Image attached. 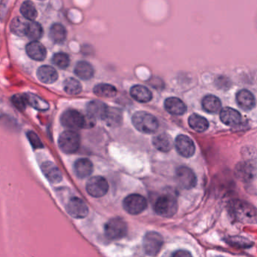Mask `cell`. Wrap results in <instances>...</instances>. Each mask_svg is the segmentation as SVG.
I'll return each mask as SVG.
<instances>
[{"mask_svg": "<svg viewBox=\"0 0 257 257\" xmlns=\"http://www.w3.org/2000/svg\"><path fill=\"white\" fill-rule=\"evenodd\" d=\"M229 211L233 219L242 223L255 224L257 222V211L252 204L246 201L236 200L229 206Z\"/></svg>", "mask_w": 257, "mask_h": 257, "instance_id": "obj_1", "label": "cell"}, {"mask_svg": "<svg viewBox=\"0 0 257 257\" xmlns=\"http://www.w3.org/2000/svg\"><path fill=\"white\" fill-rule=\"evenodd\" d=\"M132 124L138 131L144 134H153L159 127L157 119L153 115L144 111L137 112L134 114Z\"/></svg>", "mask_w": 257, "mask_h": 257, "instance_id": "obj_2", "label": "cell"}, {"mask_svg": "<svg viewBox=\"0 0 257 257\" xmlns=\"http://www.w3.org/2000/svg\"><path fill=\"white\" fill-rule=\"evenodd\" d=\"M155 211L162 217H172L178 211V203L176 198L171 195H164L156 200Z\"/></svg>", "mask_w": 257, "mask_h": 257, "instance_id": "obj_3", "label": "cell"}, {"mask_svg": "<svg viewBox=\"0 0 257 257\" xmlns=\"http://www.w3.org/2000/svg\"><path fill=\"white\" fill-rule=\"evenodd\" d=\"M59 147L66 154H73L78 151L80 146V137L75 131H64L58 139Z\"/></svg>", "mask_w": 257, "mask_h": 257, "instance_id": "obj_4", "label": "cell"}, {"mask_svg": "<svg viewBox=\"0 0 257 257\" xmlns=\"http://www.w3.org/2000/svg\"><path fill=\"white\" fill-rule=\"evenodd\" d=\"M105 236L110 240H118L126 236L128 226L124 219L113 218L106 222L104 228Z\"/></svg>", "mask_w": 257, "mask_h": 257, "instance_id": "obj_5", "label": "cell"}, {"mask_svg": "<svg viewBox=\"0 0 257 257\" xmlns=\"http://www.w3.org/2000/svg\"><path fill=\"white\" fill-rule=\"evenodd\" d=\"M163 244H164V239L158 232H148L143 237V249L145 253L150 257H156L159 254Z\"/></svg>", "mask_w": 257, "mask_h": 257, "instance_id": "obj_6", "label": "cell"}, {"mask_svg": "<svg viewBox=\"0 0 257 257\" xmlns=\"http://www.w3.org/2000/svg\"><path fill=\"white\" fill-rule=\"evenodd\" d=\"M124 209L132 215H138L143 212L147 207V201L144 196L139 194H131L123 201Z\"/></svg>", "mask_w": 257, "mask_h": 257, "instance_id": "obj_7", "label": "cell"}, {"mask_svg": "<svg viewBox=\"0 0 257 257\" xmlns=\"http://www.w3.org/2000/svg\"><path fill=\"white\" fill-rule=\"evenodd\" d=\"M60 120L63 126L71 131L85 128V116L77 110H66L62 115Z\"/></svg>", "mask_w": 257, "mask_h": 257, "instance_id": "obj_8", "label": "cell"}, {"mask_svg": "<svg viewBox=\"0 0 257 257\" xmlns=\"http://www.w3.org/2000/svg\"><path fill=\"white\" fill-rule=\"evenodd\" d=\"M108 190H109V184L107 180L103 177H93L90 178L87 182V193L91 197H103L108 193Z\"/></svg>", "mask_w": 257, "mask_h": 257, "instance_id": "obj_9", "label": "cell"}, {"mask_svg": "<svg viewBox=\"0 0 257 257\" xmlns=\"http://www.w3.org/2000/svg\"><path fill=\"white\" fill-rule=\"evenodd\" d=\"M66 212L75 219H83L88 215L89 210L82 199L78 197H73L67 203Z\"/></svg>", "mask_w": 257, "mask_h": 257, "instance_id": "obj_10", "label": "cell"}, {"mask_svg": "<svg viewBox=\"0 0 257 257\" xmlns=\"http://www.w3.org/2000/svg\"><path fill=\"white\" fill-rule=\"evenodd\" d=\"M176 178L179 186L185 189H193L197 183V178L193 170L185 166L178 168Z\"/></svg>", "mask_w": 257, "mask_h": 257, "instance_id": "obj_11", "label": "cell"}, {"mask_svg": "<svg viewBox=\"0 0 257 257\" xmlns=\"http://www.w3.org/2000/svg\"><path fill=\"white\" fill-rule=\"evenodd\" d=\"M175 147L181 156L190 158L196 153V146L193 139L186 135H180L175 139Z\"/></svg>", "mask_w": 257, "mask_h": 257, "instance_id": "obj_12", "label": "cell"}, {"mask_svg": "<svg viewBox=\"0 0 257 257\" xmlns=\"http://www.w3.org/2000/svg\"><path fill=\"white\" fill-rule=\"evenodd\" d=\"M41 169L45 178L50 182L57 184L62 180V174L60 169L51 161H45L41 164Z\"/></svg>", "mask_w": 257, "mask_h": 257, "instance_id": "obj_13", "label": "cell"}, {"mask_svg": "<svg viewBox=\"0 0 257 257\" xmlns=\"http://www.w3.org/2000/svg\"><path fill=\"white\" fill-rule=\"evenodd\" d=\"M108 106L99 100H92L87 105V113L92 118L104 120L108 112Z\"/></svg>", "mask_w": 257, "mask_h": 257, "instance_id": "obj_14", "label": "cell"}, {"mask_svg": "<svg viewBox=\"0 0 257 257\" xmlns=\"http://www.w3.org/2000/svg\"><path fill=\"white\" fill-rule=\"evenodd\" d=\"M219 119L228 126H236L241 121V116L237 110L231 107L222 109L219 113Z\"/></svg>", "mask_w": 257, "mask_h": 257, "instance_id": "obj_15", "label": "cell"}, {"mask_svg": "<svg viewBox=\"0 0 257 257\" xmlns=\"http://www.w3.org/2000/svg\"><path fill=\"white\" fill-rule=\"evenodd\" d=\"M165 110L171 115L182 116L187 110L186 105L179 98L171 97L164 101Z\"/></svg>", "mask_w": 257, "mask_h": 257, "instance_id": "obj_16", "label": "cell"}, {"mask_svg": "<svg viewBox=\"0 0 257 257\" xmlns=\"http://www.w3.org/2000/svg\"><path fill=\"white\" fill-rule=\"evenodd\" d=\"M236 101L242 110L249 111L254 109L256 99L254 95L248 90H240L236 95Z\"/></svg>", "mask_w": 257, "mask_h": 257, "instance_id": "obj_17", "label": "cell"}, {"mask_svg": "<svg viewBox=\"0 0 257 257\" xmlns=\"http://www.w3.org/2000/svg\"><path fill=\"white\" fill-rule=\"evenodd\" d=\"M74 172L77 178L85 179L92 174L94 166L88 158H79L74 163Z\"/></svg>", "mask_w": 257, "mask_h": 257, "instance_id": "obj_18", "label": "cell"}, {"mask_svg": "<svg viewBox=\"0 0 257 257\" xmlns=\"http://www.w3.org/2000/svg\"><path fill=\"white\" fill-rule=\"evenodd\" d=\"M27 55L33 60L41 61L46 58L47 52L45 46L37 41H33L26 47Z\"/></svg>", "mask_w": 257, "mask_h": 257, "instance_id": "obj_19", "label": "cell"}, {"mask_svg": "<svg viewBox=\"0 0 257 257\" xmlns=\"http://www.w3.org/2000/svg\"><path fill=\"white\" fill-rule=\"evenodd\" d=\"M130 94L135 100L139 103H148L153 99V94L151 91L143 85H136L131 87Z\"/></svg>", "mask_w": 257, "mask_h": 257, "instance_id": "obj_20", "label": "cell"}, {"mask_svg": "<svg viewBox=\"0 0 257 257\" xmlns=\"http://www.w3.org/2000/svg\"><path fill=\"white\" fill-rule=\"evenodd\" d=\"M153 143L156 149L162 153H168L173 147L172 139L166 133H161L160 135H156L153 138Z\"/></svg>", "mask_w": 257, "mask_h": 257, "instance_id": "obj_21", "label": "cell"}, {"mask_svg": "<svg viewBox=\"0 0 257 257\" xmlns=\"http://www.w3.org/2000/svg\"><path fill=\"white\" fill-rule=\"evenodd\" d=\"M37 77L41 82L52 84L58 80V74L52 66H41L38 69Z\"/></svg>", "mask_w": 257, "mask_h": 257, "instance_id": "obj_22", "label": "cell"}, {"mask_svg": "<svg viewBox=\"0 0 257 257\" xmlns=\"http://www.w3.org/2000/svg\"><path fill=\"white\" fill-rule=\"evenodd\" d=\"M236 174L238 179H242L246 182L251 181L255 177V168L251 163H240L236 168Z\"/></svg>", "mask_w": 257, "mask_h": 257, "instance_id": "obj_23", "label": "cell"}, {"mask_svg": "<svg viewBox=\"0 0 257 257\" xmlns=\"http://www.w3.org/2000/svg\"><path fill=\"white\" fill-rule=\"evenodd\" d=\"M74 71L75 74L82 80L91 79L95 73L93 66H91L88 62L84 61V60L77 63Z\"/></svg>", "mask_w": 257, "mask_h": 257, "instance_id": "obj_24", "label": "cell"}, {"mask_svg": "<svg viewBox=\"0 0 257 257\" xmlns=\"http://www.w3.org/2000/svg\"><path fill=\"white\" fill-rule=\"evenodd\" d=\"M188 123L192 129L199 133L204 132L209 128V123L207 120L203 116L198 114H193L189 116Z\"/></svg>", "mask_w": 257, "mask_h": 257, "instance_id": "obj_25", "label": "cell"}, {"mask_svg": "<svg viewBox=\"0 0 257 257\" xmlns=\"http://www.w3.org/2000/svg\"><path fill=\"white\" fill-rule=\"evenodd\" d=\"M30 21L22 18H15L11 22V31L19 37H26Z\"/></svg>", "mask_w": 257, "mask_h": 257, "instance_id": "obj_26", "label": "cell"}, {"mask_svg": "<svg viewBox=\"0 0 257 257\" xmlns=\"http://www.w3.org/2000/svg\"><path fill=\"white\" fill-rule=\"evenodd\" d=\"M201 105L203 109L207 113H215L220 110L222 103L219 98L215 95H209L203 98Z\"/></svg>", "mask_w": 257, "mask_h": 257, "instance_id": "obj_27", "label": "cell"}, {"mask_svg": "<svg viewBox=\"0 0 257 257\" xmlns=\"http://www.w3.org/2000/svg\"><path fill=\"white\" fill-rule=\"evenodd\" d=\"M49 37L55 43H63L66 38V29L60 23H55L50 28Z\"/></svg>", "mask_w": 257, "mask_h": 257, "instance_id": "obj_28", "label": "cell"}, {"mask_svg": "<svg viewBox=\"0 0 257 257\" xmlns=\"http://www.w3.org/2000/svg\"><path fill=\"white\" fill-rule=\"evenodd\" d=\"M94 93L100 98H114L117 95V89L110 84H98L94 88Z\"/></svg>", "mask_w": 257, "mask_h": 257, "instance_id": "obj_29", "label": "cell"}, {"mask_svg": "<svg viewBox=\"0 0 257 257\" xmlns=\"http://www.w3.org/2000/svg\"><path fill=\"white\" fill-rule=\"evenodd\" d=\"M104 121L109 126H119L122 122V113L117 108H109Z\"/></svg>", "mask_w": 257, "mask_h": 257, "instance_id": "obj_30", "label": "cell"}, {"mask_svg": "<svg viewBox=\"0 0 257 257\" xmlns=\"http://www.w3.org/2000/svg\"><path fill=\"white\" fill-rule=\"evenodd\" d=\"M25 96L27 98V104L35 108L36 110L46 111L49 109V104L40 97L31 93L26 94Z\"/></svg>", "mask_w": 257, "mask_h": 257, "instance_id": "obj_31", "label": "cell"}, {"mask_svg": "<svg viewBox=\"0 0 257 257\" xmlns=\"http://www.w3.org/2000/svg\"><path fill=\"white\" fill-rule=\"evenodd\" d=\"M20 13L23 15V18L27 20L33 21L37 17V10L35 5L32 2L27 1L23 2L20 6Z\"/></svg>", "mask_w": 257, "mask_h": 257, "instance_id": "obj_32", "label": "cell"}, {"mask_svg": "<svg viewBox=\"0 0 257 257\" xmlns=\"http://www.w3.org/2000/svg\"><path fill=\"white\" fill-rule=\"evenodd\" d=\"M63 88L66 93L70 95H77L81 93L82 87L81 83L76 79L70 78L65 80L63 83Z\"/></svg>", "mask_w": 257, "mask_h": 257, "instance_id": "obj_33", "label": "cell"}, {"mask_svg": "<svg viewBox=\"0 0 257 257\" xmlns=\"http://www.w3.org/2000/svg\"><path fill=\"white\" fill-rule=\"evenodd\" d=\"M42 33H43V30L40 23L35 21H30L26 37H28L30 40L37 41L41 39Z\"/></svg>", "mask_w": 257, "mask_h": 257, "instance_id": "obj_34", "label": "cell"}, {"mask_svg": "<svg viewBox=\"0 0 257 257\" xmlns=\"http://www.w3.org/2000/svg\"><path fill=\"white\" fill-rule=\"evenodd\" d=\"M52 62L59 68L66 69L70 65V57L67 54L63 53V52L57 53L52 58Z\"/></svg>", "mask_w": 257, "mask_h": 257, "instance_id": "obj_35", "label": "cell"}, {"mask_svg": "<svg viewBox=\"0 0 257 257\" xmlns=\"http://www.w3.org/2000/svg\"><path fill=\"white\" fill-rule=\"evenodd\" d=\"M12 103L19 110H24L27 107V100L25 95H15L12 97Z\"/></svg>", "mask_w": 257, "mask_h": 257, "instance_id": "obj_36", "label": "cell"}, {"mask_svg": "<svg viewBox=\"0 0 257 257\" xmlns=\"http://www.w3.org/2000/svg\"><path fill=\"white\" fill-rule=\"evenodd\" d=\"M27 138H28L29 141L31 143L32 146L35 149H41L43 148V143L41 142V139L39 138L38 135L33 131H29L27 133Z\"/></svg>", "mask_w": 257, "mask_h": 257, "instance_id": "obj_37", "label": "cell"}, {"mask_svg": "<svg viewBox=\"0 0 257 257\" xmlns=\"http://www.w3.org/2000/svg\"><path fill=\"white\" fill-rule=\"evenodd\" d=\"M229 244L238 247H248L252 245V242L246 240L244 237H232L229 239Z\"/></svg>", "mask_w": 257, "mask_h": 257, "instance_id": "obj_38", "label": "cell"}, {"mask_svg": "<svg viewBox=\"0 0 257 257\" xmlns=\"http://www.w3.org/2000/svg\"><path fill=\"white\" fill-rule=\"evenodd\" d=\"M171 257H193V255L191 254L189 251H185V250H178L173 253Z\"/></svg>", "mask_w": 257, "mask_h": 257, "instance_id": "obj_39", "label": "cell"}]
</instances>
